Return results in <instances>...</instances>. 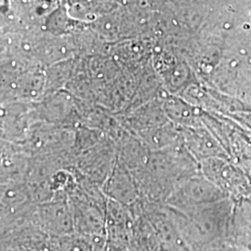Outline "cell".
Instances as JSON below:
<instances>
[{
    "label": "cell",
    "instance_id": "obj_1",
    "mask_svg": "<svg viewBox=\"0 0 251 251\" xmlns=\"http://www.w3.org/2000/svg\"><path fill=\"white\" fill-rule=\"evenodd\" d=\"M233 199L225 198L213 204L193 208L184 212V233L191 242L208 243L227 240L233 214Z\"/></svg>",
    "mask_w": 251,
    "mask_h": 251
},
{
    "label": "cell",
    "instance_id": "obj_2",
    "mask_svg": "<svg viewBox=\"0 0 251 251\" xmlns=\"http://www.w3.org/2000/svg\"><path fill=\"white\" fill-rule=\"evenodd\" d=\"M230 196L211 180L190 179L173 192L169 202L172 206L184 212L200 206L221 201Z\"/></svg>",
    "mask_w": 251,
    "mask_h": 251
},
{
    "label": "cell",
    "instance_id": "obj_3",
    "mask_svg": "<svg viewBox=\"0 0 251 251\" xmlns=\"http://www.w3.org/2000/svg\"><path fill=\"white\" fill-rule=\"evenodd\" d=\"M226 241L244 251H251V198L233 199V214Z\"/></svg>",
    "mask_w": 251,
    "mask_h": 251
},
{
    "label": "cell",
    "instance_id": "obj_4",
    "mask_svg": "<svg viewBox=\"0 0 251 251\" xmlns=\"http://www.w3.org/2000/svg\"><path fill=\"white\" fill-rule=\"evenodd\" d=\"M39 221L50 233L60 236L72 233L75 219L71 206L65 201L48 203L39 209Z\"/></svg>",
    "mask_w": 251,
    "mask_h": 251
},
{
    "label": "cell",
    "instance_id": "obj_5",
    "mask_svg": "<svg viewBox=\"0 0 251 251\" xmlns=\"http://www.w3.org/2000/svg\"><path fill=\"white\" fill-rule=\"evenodd\" d=\"M108 191L112 198L122 203H129L134 200V187L124 174L117 173L114 176L108 186Z\"/></svg>",
    "mask_w": 251,
    "mask_h": 251
},
{
    "label": "cell",
    "instance_id": "obj_6",
    "mask_svg": "<svg viewBox=\"0 0 251 251\" xmlns=\"http://www.w3.org/2000/svg\"><path fill=\"white\" fill-rule=\"evenodd\" d=\"M86 235L67 234L61 236L59 246L62 251H102V244L90 241Z\"/></svg>",
    "mask_w": 251,
    "mask_h": 251
}]
</instances>
